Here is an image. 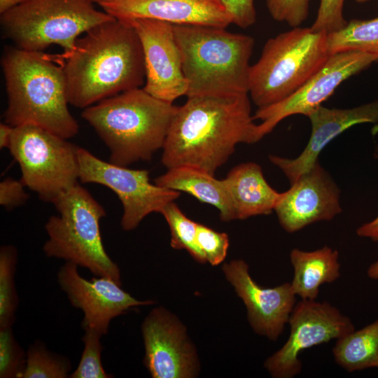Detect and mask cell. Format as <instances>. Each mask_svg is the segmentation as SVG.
<instances>
[{
    "label": "cell",
    "instance_id": "cell-10",
    "mask_svg": "<svg viewBox=\"0 0 378 378\" xmlns=\"http://www.w3.org/2000/svg\"><path fill=\"white\" fill-rule=\"evenodd\" d=\"M78 160L80 182L104 186L117 195L123 208L120 225L125 231L135 229L148 214H160L181 195L152 183L148 170L104 161L83 148L78 149Z\"/></svg>",
    "mask_w": 378,
    "mask_h": 378
},
{
    "label": "cell",
    "instance_id": "cell-34",
    "mask_svg": "<svg viewBox=\"0 0 378 378\" xmlns=\"http://www.w3.org/2000/svg\"><path fill=\"white\" fill-rule=\"evenodd\" d=\"M24 185L20 181L6 178L0 183V204L7 210L13 209L24 204L29 195L24 190Z\"/></svg>",
    "mask_w": 378,
    "mask_h": 378
},
{
    "label": "cell",
    "instance_id": "cell-14",
    "mask_svg": "<svg viewBox=\"0 0 378 378\" xmlns=\"http://www.w3.org/2000/svg\"><path fill=\"white\" fill-rule=\"evenodd\" d=\"M78 267L66 262L57 277L71 305L83 312V329H92L103 336L108 333L114 318L134 307L154 303L152 300H136L108 276H96L90 280L85 279L79 274Z\"/></svg>",
    "mask_w": 378,
    "mask_h": 378
},
{
    "label": "cell",
    "instance_id": "cell-5",
    "mask_svg": "<svg viewBox=\"0 0 378 378\" xmlns=\"http://www.w3.org/2000/svg\"><path fill=\"white\" fill-rule=\"evenodd\" d=\"M173 29L187 97L248 93L253 37L210 26L173 24Z\"/></svg>",
    "mask_w": 378,
    "mask_h": 378
},
{
    "label": "cell",
    "instance_id": "cell-39",
    "mask_svg": "<svg viewBox=\"0 0 378 378\" xmlns=\"http://www.w3.org/2000/svg\"><path fill=\"white\" fill-rule=\"evenodd\" d=\"M90 1H92L93 4L96 3L99 4V3L106 1V0H90Z\"/></svg>",
    "mask_w": 378,
    "mask_h": 378
},
{
    "label": "cell",
    "instance_id": "cell-40",
    "mask_svg": "<svg viewBox=\"0 0 378 378\" xmlns=\"http://www.w3.org/2000/svg\"><path fill=\"white\" fill-rule=\"evenodd\" d=\"M358 4H365L370 0H355Z\"/></svg>",
    "mask_w": 378,
    "mask_h": 378
},
{
    "label": "cell",
    "instance_id": "cell-8",
    "mask_svg": "<svg viewBox=\"0 0 378 378\" xmlns=\"http://www.w3.org/2000/svg\"><path fill=\"white\" fill-rule=\"evenodd\" d=\"M4 36L25 50L58 45L69 52L91 28L114 19L90 0H24L0 13Z\"/></svg>",
    "mask_w": 378,
    "mask_h": 378
},
{
    "label": "cell",
    "instance_id": "cell-18",
    "mask_svg": "<svg viewBox=\"0 0 378 378\" xmlns=\"http://www.w3.org/2000/svg\"><path fill=\"white\" fill-rule=\"evenodd\" d=\"M311 135L302 152L295 158L270 155V161L289 180L295 181L317 162L324 148L349 128L361 123L378 124V99L350 108L318 106L309 116Z\"/></svg>",
    "mask_w": 378,
    "mask_h": 378
},
{
    "label": "cell",
    "instance_id": "cell-36",
    "mask_svg": "<svg viewBox=\"0 0 378 378\" xmlns=\"http://www.w3.org/2000/svg\"><path fill=\"white\" fill-rule=\"evenodd\" d=\"M14 127L6 123L0 124V148H8L11 142Z\"/></svg>",
    "mask_w": 378,
    "mask_h": 378
},
{
    "label": "cell",
    "instance_id": "cell-4",
    "mask_svg": "<svg viewBox=\"0 0 378 378\" xmlns=\"http://www.w3.org/2000/svg\"><path fill=\"white\" fill-rule=\"evenodd\" d=\"M177 108L139 88L88 106L81 116L108 148L109 162L127 167L162 149Z\"/></svg>",
    "mask_w": 378,
    "mask_h": 378
},
{
    "label": "cell",
    "instance_id": "cell-31",
    "mask_svg": "<svg viewBox=\"0 0 378 378\" xmlns=\"http://www.w3.org/2000/svg\"><path fill=\"white\" fill-rule=\"evenodd\" d=\"M310 0H266L272 18L286 22L292 27H300L308 18Z\"/></svg>",
    "mask_w": 378,
    "mask_h": 378
},
{
    "label": "cell",
    "instance_id": "cell-37",
    "mask_svg": "<svg viewBox=\"0 0 378 378\" xmlns=\"http://www.w3.org/2000/svg\"><path fill=\"white\" fill-rule=\"evenodd\" d=\"M24 0H0V13L22 2Z\"/></svg>",
    "mask_w": 378,
    "mask_h": 378
},
{
    "label": "cell",
    "instance_id": "cell-26",
    "mask_svg": "<svg viewBox=\"0 0 378 378\" xmlns=\"http://www.w3.org/2000/svg\"><path fill=\"white\" fill-rule=\"evenodd\" d=\"M71 370L68 358L50 351L42 342L36 341L27 351L22 378H66Z\"/></svg>",
    "mask_w": 378,
    "mask_h": 378
},
{
    "label": "cell",
    "instance_id": "cell-16",
    "mask_svg": "<svg viewBox=\"0 0 378 378\" xmlns=\"http://www.w3.org/2000/svg\"><path fill=\"white\" fill-rule=\"evenodd\" d=\"M340 198L337 185L317 162L281 192L274 211L281 227L293 233L312 223L333 219L342 211Z\"/></svg>",
    "mask_w": 378,
    "mask_h": 378
},
{
    "label": "cell",
    "instance_id": "cell-35",
    "mask_svg": "<svg viewBox=\"0 0 378 378\" xmlns=\"http://www.w3.org/2000/svg\"><path fill=\"white\" fill-rule=\"evenodd\" d=\"M374 157L378 159V146L375 148ZM356 234L358 237L378 241V216L358 227L356 230Z\"/></svg>",
    "mask_w": 378,
    "mask_h": 378
},
{
    "label": "cell",
    "instance_id": "cell-3",
    "mask_svg": "<svg viewBox=\"0 0 378 378\" xmlns=\"http://www.w3.org/2000/svg\"><path fill=\"white\" fill-rule=\"evenodd\" d=\"M1 64L8 100L4 122L36 125L66 139L78 133L59 55L9 46Z\"/></svg>",
    "mask_w": 378,
    "mask_h": 378
},
{
    "label": "cell",
    "instance_id": "cell-21",
    "mask_svg": "<svg viewBox=\"0 0 378 378\" xmlns=\"http://www.w3.org/2000/svg\"><path fill=\"white\" fill-rule=\"evenodd\" d=\"M154 182L158 186L182 191L199 201L218 209L220 218L227 222L235 220L232 202L224 179H217L204 169L192 166H178L167 169Z\"/></svg>",
    "mask_w": 378,
    "mask_h": 378
},
{
    "label": "cell",
    "instance_id": "cell-29",
    "mask_svg": "<svg viewBox=\"0 0 378 378\" xmlns=\"http://www.w3.org/2000/svg\"><path fill=\"white\" fill-rule=\"evenodd\" d=\"M27 353L15 340L12 326L0 328V377L22 378Z\"/></svg>",
    "mask_w": 378,
    "mask_h": 378
},
{
    "label": "cell",
    "instance_id": "cell-23",
    "mask_svg": "<svg viewBox=\"0 0 378 378\" xmlns=\"http://www.w3.org/2000/svg\"><path fill=\"white\" fill-rule=\"evenodd\" d=\"M332 355L335 363L349 372L378 368V319L336 340Z\"/></svg>",
    "mask_w": 378,
    "mask_h": 378
},
{
    "label": "cell",
    "instance_id": "cell-22",
    "mask_svg": "<svg viewBox=\"0 0 378 378\" xmlns=\"http://www.w3.org/2000/svg\"><path fill=\"white\" fill-rule=\"evenodd\" d=\"M290 261L293 268L290 286L301 300H316L320 287L340 276L339 253L328 246L311 251L293 248Z\"/></svg>",
    "mask_w": 378,
    "mask_h": 378
},
{
    "label": "cell",
    "instance_id": "cell-30",
    "mask_svg": "<svg viewBox=\"0 0 378 378\" xmlns=\"http://www.w3.org/2000/svg\"><path fill=\"white\" fill-rule=\"evenodd\" d=\"M196 241L206 262L216 266L223 262L230 244L226 233L197 223Z\"/></svg>",
    "mask_w": 378,
    "mask_h": 378
},
{
    "label": "cell",
    "instance_id": "cell-15",
    "mask_svg": "<svg viewBox=\"0 0 378 378\" xmlns=\"http://www.w3.org/2000/svg\"><path fill=\"white\" fill-rule=\"evenodd\" d=\"M125 21L134 27L141 41L146 71L144 90L169 103L186 95L188 83L173 24L146 18Z\"/></svg>",
    "mask_w": 378,
    "mask_h": 378
},
{
    "label": "cell",
    "instance_id": "cell-25",
    "mask_svg": "<svg viewBox=\"0 0 378 378\" xmlns=\"http://www.w3.org/2000/svg\"><path fill=\"white\" fill-rule=\"evenodd\" d=\"M18 253L13 246L0 249V328L12 326L15 321L18 296L15 284Z\"/></svg>",
    "mask_w": 378,
    "mask_h": 378
},
{
    "label": "cell",
    "instance_id": "cell-7",
    "mask_svg": "<svg viewBox=\"0 0 378 378\" xmlns=\"http://www.w3.org/2000/svg\"><path fill=\"white\" fill-rule=\"evenodd\" d=\"M52 203L57 214L45 225L48 236L43 246L46 255L73 262L121 285L120 269L102 242L100 220L106 216L102 205L79 183Z\"/></svg>",
    "mask_w": 378,
    "mask_h": 378
},
{
    "label": "cell",
    "instance_id": "cell-24",
    "mask_svg": "<svg viewBox=\"0 0 378 378\" xmlns=\"http://www.w3.org/2000/svg\"><path fill=\"white\" fill-rule=\"evenodd\" d=\"M331 54L347 50L378 55V18L353 19L341 30L328 34Z\"/></svg>",
    "mask_w": 378,
    "mask_h": 378
},
{
    "label": "cell",
    "instance_id": "cell-2",
    "mask_svg": "<svg viewBox=\"0 0 378 378\" xmlns=\"http://www.w3.org/2000/svg\"><path fill=\"white\" fill-rule=\"evenodd\" d=\"M59 57L68 101L75 107L84 109L146 81L140 39L125 20L114 18L91 28Z\"/></svg>",
    "mask_w": 378,
    "mask_h": 378
},
{
    "label": "cell",
    "instance_id": "cell-27",
    "mask_svg": "<svg viewBox=\"0 0 378 378\" xmlns=\"http://www.w3.org/2000/svg\"><path fill=\"white\" fill-rule=\"evenodd\" d=\"M160 214L169 227L171 246L178 250L184 249L198 262L206 263L196 241L197 223L188 218L174 202L167 204Z\"/></svg>",
    "mask_w": 378,
    "mask_h": 378
},
{
    "label": "cell",
    "instance_id": "cell-6",
    "mask_svg": "<svg viewBox=\"0 0 378 378\" xmlns=\"http://www.w3.org/2000/svg\"><path fill=\"white\" fill-rule=\"evenodd\" d=\"M328 34L311 27H293L268 39L251 66L248 93L258 108L276 104L295 92L332 55Z\"/></svg>",
    "mask_w": 378,
    "mask_h": 378
},
{
    "label": "cell",
    "instance_id": "cell-19",
    "mask_svg": "<svg viewBox=\"0 0 378 378\" xmlns=\"http://www.w3.org/2000/svg\"><path fill=\"white\" fill-rule=\"evenodd\" d=\"M115 19H153L174 24L226 28L232 18L219 0H106L98 4Z\"/></svg>",
    "mask_w": 378,
    "mask_h": 378
},
{
    "label": "cell",
    "instance_id": "cell-28",
    "mask_svg": "<svg viewBox=\"0 0 378 378\" xmlns=\"http://www.w3.org/2000/svg\"><path fill=\"white\" fill-rule=\"evenodd\" d=\"M82 337L84 349L76 369L72 372L71 378H111V374L105 372L101 360L103 346L99 332L90 328H85Z\"/></svg>",
    "mask_w": 378,
    "mask_h": 378
},
{
    "label": "cell",
    "instance_id": "cell-11",
    "mask_svg": "<svg viewBox=\"0 0 378 378\" xmlns=\"http://www.w3.org/2000/svg\"><path fill=\"white\" fill-rule=\"evenodd\" d=\"M288 340L268 357L264 367L274 378H293L302 368L299 355L311 347L337 340L355 330L351 320L327 302L301 300L288 322Z\"/></svg>",
    "mask_w": 378,
    "mask_h": 378
},
{
    "label": "cell",
    "instance_id": "cell-17",
    "mask_svg": "<svg viewBox=\"0 0 378 378\" xmlns=\"http://www.w3.org/2000/svg\"><path fill=\"white\" fill-rule=\"evenodd\" d=\"M248 264L233 260L223 265L225 276L241 299L253 331L271 341H276L296 304L290 283L263 288L252 279Z\"/></svg>",
    "mask_w": 378,
    "mask_h": 378
},
{
    "label": "cell",
    "instance_id": "cell-38",
    "mask_svg": "<svg viewBox=\"0 0 378 378\" xmlns=\"http://www.w3.org/2000/svg\"><path fill=\"white\" fill-rule=\"evenodd\" d=\"M367 275L372 279H378V259L369 266L367 270Z\"/></svg>",
    "mask_w": 378,
    "mask_h": 378
},
{
    "label": "cell",
    "instance_id": "cell-12",
    "mask_svg": "<svg viewBox=\"0 0 378 378\" xmlns=\"http://www.w3.org/2000/svg\"><path fill=\"white\" fill-rule=\"evenodd\" d=\"M378 61V55L347 50L332 54L326 64L300 88L286 99L258 108L253 118L260 120L262 137L270 133L284 118L293 115L308 117L328 99L346 80Z\"/></svg>",
    "mask_w": 378,
    "mask_h": 378
},
{
    "label": "cell",
    "instance_id": "cell-20",
    "mask_svg": "<svg viewBox=\"0 0 378 378\" xmlns=\"http://www.w3.org/2000/svg\"><path fill=\"white\" fill-rule=\"evenodd\" d=\"M224 180L232 202L235 220L267 215L274 210L281 192L270 186L257 163L248 162L235 166Z\"/></svg>",
    "mask_w": 378,
    "mask_h": 378
},
{
    "label": "cell",
    "instance_id": "cell-33",
    "mask_svg": "<svg viewBox=\"0 0 378 378\" xmlns=\"http://www.w3.org/2000/svg\"><path fill=\"white\" fill-rule=\"evenodd\" d=\"M232 18V23L241 28L252 26L256 21L253 0H219Z\"/></svg>",
    "mask_w": 378,
    "mask_h": 378
},
{
    "label": "cell",
    "instance_id": "cell-13",
    "mask_svg": "<svg viewBox=\"0 0 378 378\" xmlns=\"http://www.w3.org/2000/svg\"><path fill=\"white\" fill-rule=\"evenodd\" d=\"M141 332L144 364L153 378H192L200 371L196 349L186 327L162 307L153 309L144 318Z\"/></svg>",
    "mask_w": 378,
    "mask_h": 378
},
{
    "label": "cell",
    "instance_id": "cell-1",
    "mask_svg": "<svg viewBox=\"0 0 378 378\" xmlns=\"http://www.w3.org/2000/svg\"><path fill=\"white\" fill-rule=\"evenodd\" d=\"M248 94L188 97L178 106L162 147L164 166H192L214 174L237 144L262 139Z\"/></svg>",
    "mask_w": 378,
    "mask_h": 378
},
{
    "label": "cell",
    "instance_id": "cell-32",
    "mask_svg": "<svg viewBox=\"0 0 378 378\" xmlns=\"http://www.w3.org/2000/svg\"><path fill=\"white\" fill-rule=\"evenodd\" d=\"M344 1L321 0L312 29L327 34L342 29L348 22L343 15Z\"/></svg>",
    "mask_w": 378,
    "mask_h": 378
},
{
    "label": "cell",
    "instance_id": "cell-9",
    "mask_svg": "<svg viewBox=\"0 0 378 378\" xmlns=\"http://www.w3.org/2000/svg\"><path fill=\"white\" fill-rule=\"evenodd\" d=\"M78 146L34 125L14 127L8 148L21 181L44 202H52L79 183Z\"/></svg>",
    "mask_w": 378,
    "mask_h": 378
}]
</instances>
